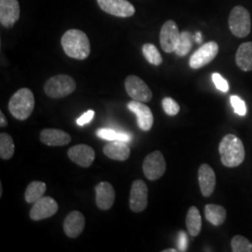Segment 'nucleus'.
Wrapping results in <instances>:
<instances>
[{
    "instance_id": "38",
    "label": "nucleus",
    "mask_w": 252,
    "mask_h": 252,
    "mask_svg": "<svg viewBox=\"0 0 252 252\" xmlns=\"http://www.w3.org/2000/svg\"><path fill=\"white\" fill-rule=\"evenodd\" d=\"M2 191H3V189H2V184L0 183V196H2Z\"/></svg>"
},
{
    "instance_id": "7",
    "label": "nucleus",
    "mask_w": 252,
    "mask_h": 252,
    "mask_svg": "<svg viewBox=\"0 0 252 252\" xmlns=\"http://www.w3.org/2000/svg\"><path fill=\"white\" fill-rule=\"evenodd\" d=\"M166 170V163L161 152L155 151L150 153L143 162V172L150 180H159Z\"/></svg>"
},
{
    "instance_id": "24",
    "label": "nucleus",
    "mask_w": 252,
    "mask_h": 252,
    "mask_svg": "<svg viewBox=\"0 0 252 252\" xmlns=\"http://www.w3.org/2000/svg\"><path fill=\"white\" fill-rule=\"evenodd\" d=\"M47 186L44 182L41 181H33L27 186L25 199L27 203L34 204L37 200L43 197L45 193Z\"/></svg>"
},
{
    "instance_id": "14",
    "label": "nucleus",
    "mask_w": 252,
    "mask_h": 252,
    "mask_svg": "<svg viewBox=\"0 0 252 252\" xmlns=\"http://www.w3.org/2000/svg\"><path fill=\"white\" fill-rule=\"evenodd\" d=\"M127 108L137 118V126L143 131H150L153 125V115L151 108L143 102L133 100L127 104Z\"/></svg>"
},
{
    "instance_id": "11",
    "label": "nucleus",
    "mask_w": 252,
    "mask_h": 252,
    "mask_svg": "<svg viewBox=\"0 0 252 252\" xmlns=\"http://www.w3.org/2000/svg\"><path fill=\"white\" fill-rule=\"evenodd\" d=\"M148 206V187L143 180H135L132 184L129 207L135 213L141 212Z\"/></svg>"
},
{
    "instance_id": "22",
    "label": "nucleus",
    "mask_w": 252,
    "mask_h": 252,
    "mask_svg": "<svg viewBox=\"0 0 252 252\" xmlns=\"http://www.w3.org/2000/svg\"><path fill=\"white\" fill-rule=\"evenodd\" d=\"M226 209L220 205L209 204L205 207V216L212 225H221L226 220Z\"/></svg>"
},
{
    "instance_id": "17",
    "label": "nucleus",
    "mask_w": 252,
    "mask_h": 252,
    "mask_svg": "<svg viewBox=\"0 0 252 252\" xmlns=\"http://www.w3.org/2000/svg\"><path fill=\"white\" fill-rule=\"evenodd\" d=\"M96 205L102 210H108L115 202V190L108 182H100L95 186Z\"/></svg>"
},
{
    "instance_id": "12",
    "label": "nucleus",
    "mask_w": 252,
    "mask_h": 252,
    "mask_svg": "<svg viewBox=\"0 0 252 252\" xmlns=\"http://www.w3.org/2000/svg\"><path fill=\"white\" fill-rule=\"evenodd\" d=\"M20 18L18 0H0V23L2 27L11 28Z\"/></svg>"
},
{
    "instance_id": "33",
    "label": "nucleus",
    "mask_w": 252,
    "mask_h": 252,
    "mask_svg": "<svg viewBox=\"0 0 252 252\" xmlns=\"http://www.w3.org/2000/svg\"><path fill=\"white\" fill-rule=\"evenodd\" d=\"M178 246L179 252H186L188 247V237L187 234L183 231H180L178 236Z\"/></svg>"
},
{
    "instance_id": "25",
    "label": "nucleus",
    "mask_w": 252,
    "mask_h": 252,
    "mask_svg": "<svg viewBox=\"0 0 252 252\" xmlns=\"http://www.w3.org/2000/svg\"><path fill=\"white\" fill-rule=\"evenodd\" d=\"M96 135L102 139H106L108 141H125V142H130L132 140V135L127 132L123 131H116L113 129H107L102 128L96 131Z\"/></svg>"
},
{
    "instance_id": "4",
    "label": "nucleus",
    "mask_w": 252,
    "mask_h": 252,
    "mask_svg": "<svg viewBox=\"0 0 252 252\" xmlns=\"http://www.w3.org/2000/svg\"><path fill=\"white\" fill-rule=\"evenodd\" d=\"M76 89V82L68 75H56L46 81L44 92L49 97L63 98Z\"/></svg>"
},
{
    "instance_id": "8",
    "label": "nucleus",
    "mask_w": 252,
    "mask_h": 252,
    "mask_svg": "<svg viewBox=\"0 0 252 252\" xmlns=\"http://www.w3.org/2000/svg\"><path fill=\"white\" fill-rule=\"evenodd\" d=\"M180 37L179 27L173 20H168L162 25L160 32V43L165 53H175Z\"/></svg>"
},
{
    "instance_id": "32",
    "label": "nucleus",
    "mask_w": 252,
    "mask_h": 252,
    "mask_svg": "<svg viewBox=\"0 0 252 252\" xmlns=\"http://www.w3.org/2000/svg\"><path fill=\"white\" fill-rule=\"evenodd\" d=\"M212 81L214 82L218 90L221 91L223 93H226L229 91V83L226 81L225 79L219 73H213L212 74Z\"/></svg>"
},
{
    "instance_id": "27",
    "label": "nucleus",
    "mask_w": 252,
    "mask_h": 252,
    "mask_svg": "<svg viewBox=\"0 0 252 252\" xmlns=\"http://www.w3.org/2000/svg\"><path fill=\"white\" fill-rule=\"evenodd\" d=\"M192 38L193 36H191V34L188 31H184L182 33H180V40L178 46L176 48L175 54L178 56H186L189 54V51L191 50L192 47Z\"/></svg>"
},
{
    "instance_id": "16",
    "label": "nucleus",
    "mask_w": 252,
    "mask_h": 252,
    "mask_svg": "<svg viewBox=\"0 0 252 252\" xmlns=\"http://www.w3.org/2000/svg\"><path fill=\"white\" fill-rule=\"evenodd\" d=\"M199 186L201 192L205 197H209L216 186L215 172L207 163H203L198 170Z\"/></svg>"
},
{
    "instance_id": "19",
    "label": "nucleus",
    "mask_w": 252,
    "mask_h": 252,
    "mask_svg": "<svg viewBox=\"0 0 252 252\" xmlns=\"http://www.w3.org/2000/svg\"><path fill=\"white\" fill-rule=\"evenodd\" d=\"M40 141L47 146H64L71 141V136L59 129H44L40 133Z\"/></svg>"
},
{
    "instance_id": "20",
    "label": "nucleus",
    "mask_w": 252,
    "mask_h": 252,
    "mask_svg": "<svg viewBox=\"0 0 252 252\" xmlns=\"http://www.w3.org/2000/svg\"><path fill=\"white\" fill-rule=\"evenodd\" d=\"M103 152L109 159L116 161H126L130 156V148L125 141H110L104 147Z\"/></svg>"
},
{
    "instance_id": "15",
    "label": "nucleus",
    "mask_w": 252,
    "mask_h": 252,
    "mask_svg": "<svg viewBox=\"0 0 252 252\" xmlns=\"http://www.w3.org/2000/svg\"><path fill=\"white\" fill-rule=\"evenodd\" d=\"M68 157L72 162L81 167H89L94 161L95 153L88 145L80 144L70 148L67 152Z\"/></svg>"
},
{
    "instance_id": "2",
    "label": "nucleus",
    "mask_w": 252,
    "mask_h": 252,
    "mask_svg": "<svg viewBox=\"0 0 252 252\" xmlns=\"http://www.w3.org/2000/svg\"><path fill=\"white\" fill-rule=\"evenodd\" d=\"M220 160L226 167H236L244 162L245 148L243 142L236 135H226L219 146Z\"/></svg>"
},
{
    "instance_id": "37",
    "label": "nucleus",
    "mask_w": 252,
    "mask_h": 252,
    "mask_svg": "<svg viewBox=\"0 0 252 252\" xmlns=\"http://www.w3.org/2000/svg\"><path fill=\"white\" fill-rule=\"evenodd\" d=\"M179 250H176V249H168V250H164L163 252H178Z\"/></svg>"
},
{
    "instance_id": "3",
    "label": "nucleus",
    "mask_w": 252,
    "mask_h": 252,
    "mask_svg": "<svg viewBox=\"0 0 252 252\" xmlns=\"http://www.w3.org/2000/svg\"><path fill=\"white\" fill-rule=\"evenodd\" d=\"M35 107L34 94L28 88L17 91L9 100V110L10 114L20 121H25L30 117Z\"/></svg>"
},
{
    "instance_id": "31",
    "label": "nucleus",
    "mask_w": 252,
    "mask_h": 252,
    "mask_svg": "<svg viewBox=\"0 0 252 252\" xmlns=\"http://www.w3.org/2000/svg\"><path fill=\"white\" fill-rule=\"evenodd\" d=\"M231 105L234 108V112L240 116H245L247 113V107L244 100L237 95H232L230 97Z\"/></svg>"
},
{
    "instance_id": "9",
    "label": "nucleus",
    "mask_w": 252,
    "mask_h": 252,
    "mask_svg": "<svg viewBox=\"0 0 252 252\" xmlns=\"http://www.w3.org/2000/svg\"><path fill=\"white\" fill-rule=\"evenodd\" d=\"M219 53V45L215 41H209L201 46L189 58V66L198 69L214 60Z\"/></svg>"
},
{
    "instance_id": "1",
    "label": "nucleus",
    "mask_w": 252,
    "mask_h": 252,
    "mask_svg": "<svg viewBox=\"0 0 252 252\" xmlns=\"http://www.w3.org/2000/svg\"><path fill=\"white\" fill-rule=\"evenodd\" d=\"M63 52L77 60L86 59L91 53V45L87 35L79 29H69L61 38Z\"/></svg>"
},
{
    "instance_id": "26",
    "label": "nucleus",
    "mask_w": 252,
    "mask_h": 252,
    "mask_svg": "<svg viewBox=\"0 0 252 252\" xmlns=\"http://www.w3.org/2000/svg\"><path fill=\"white\" fill-rule=\"evenodd\" d=\"M15 146L12 137L7 134L2 133L0 135V157L3 160H9L14 154Z\"/></svg>"
},
{
    "instance_id": "5",
    "label": "nucleus",
    "mask_w": 252,
    "mask_h": 252,
    "mask_svg": "<svg viewBox=\"0 0 252 252\" xmlns=\"http://www.w3.org/2000/svg\"><path fill=\"white\" fill-rule=\"evenodd\" d=\"M228 22L230 30L234 36L245 37L251 33V14L249 10L242 6H236L232 9Z\"/></svg>"
},
{
    "instance_id": "18",
    "label": "nucleus",
    "mask_w": 252,
    "mask_h": 252,
    "mask_svg": "<svg viewBox=\"0 0 252 252\" xmlns=\"http://www.w3.org/2000/svg\"><path fill=\"white\" fill-rule=\"evenodd\" d=\"M85 226V219L80 211L70 212L63 221V231L70 238H76L82 233Z\"/></svg>"
},
{
    "instance_id": "36",
    "label": "nucleus",
    "mask_w": 252,
    "mask_h": 252,
    "mask_svg": "<svg viewBox=\"0 0 252 252\" xmlns=\"http://www.w3.org/2000/svg\"><path fill=\"white\" fill-rule=\"evenodd\" d=\"M194 38H195V41H196L197 43H202L203 38H202V34H201L200 32H196V33H195Z\"/></svg>"
},
{
    "instance_id": "30",
    "label": "nucleus",
    "mask_w": 252,
    "mask_h": 252,
    "mask_svg": "<svg viewBox=\"0 0 252 252\" xmlns=\"http://www.w3.org/2000/svg\"><path fill=\"white\" fill-rule=\"evenodd\" d=\"M162 106L164 112L169 116H175L180 112V105L171 97L163 98Z\"/></svg>"
},
{
    "instance_id": "13",
    "label": "nucleus",
    "mask_w": 252,
    "mask_h": 252,
    "mask_svg": "<svg viewBox=\"0 0 252 252\" xmlns=\"http://www.w3.org/2000/svg\"><path fill=\"white\" fill-rule=\"evenodd\" d=\"M58 211V204L52 197H42L34 203L30 211V218L33 220H41L54 216Z\"/></svg>"
},
{
    "instance_id": "29",
    "label": "nucleus",
    "mask_w": 252,
    "mask_h": 252,
    "mask_svg": "<svg viewBox=\"0 0 252 252\" xmlns=\"http://www.w3.org/2000/svg\"><path fill=\"white\" fill-rule=\"evenodd\" d=\"M234 252H252V244L242 235H235L231 241Z\"/></svg>"
},
{
    "instance_id": "35",
    "label": "nucleus",
    "mask_w": 252,
    "mask_h": 252,
    "mask_svg": "<svg viewBox=\"0 0 252 252\" xmlns=\"http://www.w3.org/2000/svg\"><path fill=\"white\" fill-rule=\"evenodd\" d=\"M7 126H8L7 119L5 117V115L3 114V112L0 111V126L1 127H6Z\"/></svg>"
},
{
    "instance_id": "23",
    "label": "nucleus",
    "mask_w": 252,
    "mask_h": 252,
    "mask_svg": "<svg viewBox=\"0 0 252 252\" xmlns=\"http://www.w3.org/2000/svg\"><path fill=\"white\" fill-rule=\"evenodd\" d=\"M186 225L188 229V233L191 236H197L202 228V219L196 207H190L186 217Z\"/></svg>"
},
{
    "instance_id": "28",
    "label": "nucleus",
    "mask_w": 252,
    "mask_h": 252,
    "mask_svg": "<svg viewBox=\"0 0 252 252\" xmlns=\"http://www.w3.org/2000/svg\"><path fill=\"white\" fill-rule=\"evenodd\" d=\"M142 53L148 62L154 65H160L162 63V55L158 49L152 43H146L142 47Z\"/></svg>"
},
{
    "instance_id": "6",
    "label": "nucleus",
    "mask_w": 252,
    "mask_h": 252,
    "mask_svg": "<svg viewBox=\"0 0 252 252\" xmlns=\"http://www.w3.org/2000/svg\"><path fill=\"white\" fill-rule=\"evenodd\" d=\"M126 90L131 98L139 102H150L153 98V93L142 79L135 75H130L125 82Z\"/></svg>"
},
{
    "instance_id": "21",
    "label": "nucleus",
    "mask_w": 252,
    "mask_h": 252,
    "mask_svg": "<svg viewBox=\"0 0 252 252\" xmlns=\"http://www.w3.org/2000/svg\"><path fill=\"white\" fill-rule=\"evenodd\" d=\"M235 62L238 67L243 71L252 70V42H245L239 46L236 54Z\"/></svg>"
},
{
    "instance_id": "10",
    "label": "nucleus",
    "mask_w": 252,
    "mask_h": 252,
    "mask_svg": "<svg viewBox=\"0 0 252 252\" xmlns=\"http://www.w3.org/2000/svg\"><path fill=\"white\" fill-rule=\"evenodd\" d=\"M102 10L116 17L128 18L135 14V7L128 0H97Z\"/></svg>"
},
{
    "instance_id": "34",
    "label": "nucleus",
    "mask_w": 252,
    "mask_h": 252,
    "mask_svg": "<svg viewBox=\"0 0 252 252\" xmlns=\"http://www.w3.org/2000/svg\"><path fill=\"white\" fill-rule=\"evenodd\" d=\"M94 117V111L90 109L87 112L83 113L81 117L77 120V124H78V126H85V125L89 124Z\"/></svg>"
}]
</instances>
